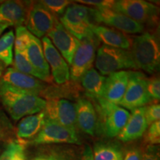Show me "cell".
I'll use <instances>...</instances> for the list:
<instances>
[{"instance_id": "ba28073f", "label": "cell", "mask_w": 160, "mask_h": 160, "mask_svg": "<svg viewBox=\"0 0 160 160\" xmlns=\"http://www.w3.org/2000/svg\"><path fill=\"white\" fill-rule=\"evenodd\" d=\"M91 17L98 23H103L124 33H142L145 26L111 9L91 8Z\"/></svg>"}, {"instance_id": "e575fe53", "label": "cell", "mask_w": 160, "mask_h": 160, "mask_svg": "<svg viewBox=\"0 0 160 160\" xmlns=\"http://www.w3.org/2000/svg\"><path fill=\"white\" fill-rule=\"evenodd\" d=\"M141 160H159V150L157 145H148L142 153Z\"/></svg>"}, {"instance_id": "5bb4252c", "label": "cell", "mask_w": 160, "mask_h": 160, "mask_svg": "<svg viewBox=\"0 0 160 160\" xmlns=\"http://www.w3.org/2000/svg\"><path fill=\"white\" fill-rule=\"evenodd\" d=\"M47 35L66 62L71 65L75 52L79 47V40L68 31L58 21Z\"/></svg>"}, {"instance_id": "ffe728a7", "label": "cell", "mask_w": 160, "mask_h": 160, "mask_svg": "<svg viewBox=\"0 0 160 160\" xmlns=\"http://www.w3.org/2000/svg\"><path fill=\"white\" fill-rule=\"evenodd\" d=\"M91 31L95 37L109 47L129 50L131 48V40L125 33L117 30L102 25H93Z\"/></svg>"}, {"instance_id": "9c48e42d", "label": "cell", "mask_w": 160, "mask_h": 160, "mask_svg": "<svg viewBox=\"0 0 160 160\" xmlns=\"http://www.w3.org/2000/svg\"><path fill=\"white\" fill-rule=\"evenodd\" d=\"M102 117L103 131L109 137H115L119 134L125 127L130 117L127 110L117 105L109 102L104 99H97Z\"/></svg>"}, {"instance_id": "1f68e13d", "label": "cell", "mask_w": 160, "mask_h": 160, "mask_svg": "<svg viewBox=\"0 0 160 160\" xmlns=\"http://www.w3.org/2000/svg\"><path fill=\"white\" fill-rule=\"evenodd\" d=\"M145 117L148 125H150L155 122L159 121L160 105L159 104L149 105L145 108Z\"/></svg>"}, {"instance_id": "9a60e30c", "label": "cell", "mask_w": 160, "mask_h": 160, "mask_svg": "<svg viewBox=\"0 0 160 160\" xmlns=\"http://www.w3.org/2000/svg\"><path fill=\"white\" fill-rule=\"evenodd\" d=\"M0 82L37 96L45 88L42 82L32 76L21 73L13 68L7 69L2 76Z\"/></svg>"}, {"instance_id": "484cf974", "label": "cell", "mask_w": 160, "mask_h": 160, "mask_svg": "<svg viewBox=\"0 0 160 160\" xmlns=\"http://www.w3.org/2000/svg\"><path fill=\"white\" fill-rule=\"evenodd\" d=\"M0 160H26L25 144L19 141H11L0 154Z\"/></svg>"}, {"instance_id": "8fae6325", "label": "cell", "mask_w": 160, "mask_h": 160, "mask_svg": "<svg viewBox=\"0 0 160 160\" xmlns=\"http://www.w3.org/2000/svg\"><path fill=\"white\" fill-rule=\"evenodd\" d=\"M25 22L28 31L39 39L45 37L53 28L57 20L51 12L38 2L28 11Z\"/></svg>"}, {"instance_id": "d6986e66", "label": "cell", "mask_w": 160, "mask_h": 160, "mask_svg": "<svg viewBox=\"0 0 160 160\" xmlns=\"http://www.w3.org/2000/svg\"><path fill=\"white\" fill-rule=\"evenodd\" d=\"M77 123L79 128L90 136H94L97 128V115L89 100L79 99L75 104Z\"/></svg>"}, {"instance_id": "d4e9b609", "label": "cell", "mask_w": 160, "mask_h": 160, "mask_svg": "<svg viewBox=\"0 0 160 160\" xmlns=\"http://www.w3.org/2000/svg\"><path fill=\"white\" fill-rule=\"evenodd\" d=\"M93 160H122L123 154L116 145L97 144L93 151Z\"/></svg>"}, {"instance_id": "7402d4cb", "label": "cell", "mask_w": 160, "mask_h": 160, "mask_svg": "<svg viewBox=\"0 0 160 160\" xmlns=\"http://www.w3.org/2000/svg\"><path fill=\"white\" fill-rule=\"evenodd\" d=\"M45 115L44 111L22 118L18 124L16 134L19 141L25 144V141L35 137L45 124Z\"/></svg>"}, {"instance_id": "ab89813d", "label": "cell", "mask_w": 160, "mask_h": 160, "mask_svg": "<svg viewBox=\"0 0 160 160\" xmlns=\"http://www.w3.org/2000/svg\"><path fill=\"white\" fill-rule=\"evenodd\" d=\"M5 67H6V65H5V64L0 61V77L2 76V73H3L4 71H5Z\"/></svg>"}, {"instance_id": "8992f818", "label": "cell", "mask_w": 160, "mask_h": 160, "mask_svg": "<svg viewBox=\"0 0 160 160\" xmlns=\"http://www.w3.org/2000/svg\"><path fill=\"white\" fill-rule=\"evenodd\" d=\"M95 36L92 34L80 40L79 47L75 52L70 68V77L73 81L81 79L94 62L97 51V41Z\"/></svg>"}, {"instance_id": "603a6c76", "label": "cell", "mask_w": 160, "mask_h": 160, "mask_svg": "<svg viewBox=\"0 0 160 160\" xmlns=\"http://www.w3.org/2000/svg\"><path fill=\"white\" fill-rule=\"evenodd\" d=\"M82 87L90 97L100 99L102 97L106 77L94 68L89 69L81 78Z\"/></svg>"}, {"instance_id": "6da1fadb", "label": "cell", "mask_w": 160, "mask_h": 160, "mask_svg": "<svg viewBox=\"0 0 160 160\" xmlns=\"http://www.w3.org/2000/svg\"><path fill=\"white\" fill-rule=\"evenodd\" d=\"M0 100L14 121L42 111L46 100L39 96L0 82Z\"/></svg>"}, {"instance_id": "4dcf8cb0", "label": "cell", "mask_w": 160, "mask_h": 160, "mask_svg": "<svg viewBox=\"0 0 160 160\" xmlns=\"http://www.w3.org/2000/svg\"><path fill=\"white\" fill-rule=\"evenodd\" d=\"M13 133V127L8 117L0 111V140H7Z\"/></svg>"}, {"instance_id": "30bf717a", "label": "cell", "mask_w": 160, "mask_h": 160, "mask_svg": "<svg viewBox=\"0 0 160 160\" xmlns=\"http://www.w3.org/2000/svg\"><path fill=\"white\" fill-rule=\"evenodd\" d=\"M51 143L80 144L77 131L59 124L46 119L45 124L31 142L32 145H44Z\"/></svg>"}, {"instance_id": "d6a6232c", "label": "cell", "mask_w": 160, "mask_h": 160, "mask_svg": "<svg viewBox=\"0 0 160 160\" xmlns=\"http://www.w3.org/2000/svg\"><path fill=\"white\" fill-rule=\"evenodd\" d=\"M148 92L151 99H160V81L157 77H153L148 81Z\"/></svg>"}, {"instance_id": "277c9868", "label": "cell", "mask_w": 160, "mask_h": 160, "mask_svg": "<svg viewBox=\"0 0 160 160\" xmlns=\"http://www.w3.org/2000/svg\"><path fill=\"white\" fill-rule=\"evenodd\" d=\"M91 8L74 3L69 5L61 18V24L77 39H83L93 34Z\"/></svg>"}, {"instance_id": "f546056e", "label": "cell", "mask_w": 160, "mask_h": 160, "mask_svg": "<svg viewBox=\"0 0 160 160\" xmlns=\"http://www.w3.org/2000/svg\"><path fill=\"white\" fill-rule=\"evenodd\" d=\"M148 145H157L160 142V122L157 121L150 125L145 136Z\"/></svg>"}, {"instance_id": "74e56055", "label": "cell", "mask_w": 160, "mask_h": 160, "mask_svg": "<svg viewBox=\"0 0 160 160\" xmlns=\"http://www.w3.org/2000/svg\"><path fill=\"white\" fill-rule=\"evenodd\" d=\"M10 26H11L10 24H0V36Z\"/></svg>"}, {"instance_id": "2e32d148", "label": "cell", "mask_w": 160, "mask_h": 160, "mask_svg": "<svg viewBox=\"0 0 160 160\" xmlns=\"http://www.w3.org/2000/svg\"><path fill=\"white\" fill-rule=\"evenodd\" d=\"M129 79V71H119L106 77L102 97L109 102L119 105L125 94Z\"/></svg>"}, {"instance_id": "83f0119b", "label": "cell", "mask_w": 160, "mask_h": 160, "mask_svg": "<svg viewBox=\"0 0 160 160\" xmlns=\"http://www.w3.org/2000/svg\"><path fill=\"white\" fill-rule=\"evenodd\" d=\"M31 33L28 31L24 26H19L16 29V37L14 40V45L16 51L25 53L28 45Z\"/></svg>"}, {"instance_id": "60d3db41", "label": "cell", "mask_w": 160, "mask_h": 160, "mask_svg": "<svg viewBox=\"0 0 160 160\" xmlns=\"http://www.w3.org/2000/svg\"><path fill=\"white\" fill-rule=\"evenodd\" d=\"M2 2H3V1H1V0H0V4L2 3Z\"/></svg>"}, {"instance_id": "836d02e7", "label": "cell", "mask_w": 160, "mask_h": 160, "mask_svg": "<svg viewBox=\"0 0 160 160\" xmlns=\"http://www.w3.org/2000/svg\"><path fill=\"white\" fill-rule=\"evenodd\" d=\"M76 2L84 5H89L94 7V8L112 9L114 1L111 0H77Z\"/></svg>"}, {"instance_id": "d590c367", "label": "cell", "mask_w": 160, "mask_h": 160, "mask_svg": "<svg viewBox=\"0 0 160 160\" xmlns=\"http://www.w3.org/2000/svg\"><path fill=\"white\" fill-rule=\"evenodd\" d=\"M142 151L139 148L132 147L125 151L122 160H141Z\"/></svg>"}, {"instance_id": "b9f144b4", "label": "cell", "mask_w": 160, "mask_h": 160, "mask_svg": "<svg viewBox=\"0 0 160 160\" xmlns=\"http://www.w3.org/2000/svg\"><path fill=\"white\" fill-rule=\"evenodd\" d=\"M0 151H1V148H0Z\"/></svg>"}, {"instance_id": "7a4b0ae2", "label": "cell", "mask_w": 160, "mask_h": 160, "mask_svg": "<svg viewBox=\"0 0 160 160\" xmlns=\"http://www.w3.org/2000/svg\"><path fill=\"white\" fill-rule=\"evenodd\" d=\"M131 53L137 69L149 73L159 71L160 47L157 38L148 32L142 33L131 41Z\"/></svg>"}, {"instance_id": "e0dca14e", "label": "cell", "mask_w": 160, "mask_h": 160, "mask_svg": "<svg viewBox=\"0 0 160 160\" xmlns=\"http://www.w3.org/2000/svg\"><path fill=\"white\" fill-rule=\"evenodd\" d=\"M25 55L30 63L39 75L40 80L44 82L51 81L50 68L44 55L42 45L39 39L32 34L26 48Z\"/></svg>"}, {"instance_id": "3957f363", "label": "cell", "mask_w": 160, "mask_h": 160, "mask_svg": "<svg viewBox=\"0 0 160 160\" xmlns=\"http://www.w3.org/2000/svg\"><path fill=\"white\" fill-rule=\"evenodd\" d=\"M96 67L102 76L123 69H137L130 50L102 45L96 56Z\"/></svg>"}, {"instance_id": "4316f807", "label": "cell", "mask_w": 160, "mask_h": 160, "mask_svg": "<svg viewBox=\"0 0 160 160\" xmlns=\"http://www.w3.org/2000/svg\"><path fill=\"white\" fill-rule=\"evenodd\" d=\"M13 68L17 71L21 72V73H25V74L32 76V77L39 79V75L36 71V70L33 68V67L30 63L29 60L28 59L25 53H21L15 50L14 59H13Z\"/></svg>"}, {"instance_id": "cb8c5ba5", "label": "cell", "mask_w": 160, "mask_h": 160, "mask_svg": "<svg viewBox=\"0 0 160 160\" xmlns=\"http://www.w3.org/2000/svg\"><path fill=\"white\" fill-rule=\"evenodd\" d=\"M14 40L15 36L12 30L0 37V61L5 64L6 67L13 63Z\"/></svg>"}, {"instance_id": "f1b7e54d", "label": "cell", "mask_w": 160, "mask_h": 160, "mask_svg": "<svg viewBox=\"0 0 160 160\" xmlns=\"http://www.w3.org/2000/svg\"><path fill=\"white\" fill-rule=\"evenodd\" d=\"M39 2L54 15L63 13L72 2L68 0H43L39 1Z\"/></svg>"}, {"instance_id": "5b68a950", "label": "cell", "mask_w": 160, "mask_h": 160, "mask_svg": "<svg viewBox=\"0 0 160 160\" xmlns=\"http://www.w3.org/2000/svg\"><path fill=\"white\" fill-rule=\"evenodd\" d=\"M148 79L142 73L129 71L127 88L119 105L132 111L149 103L151 99L148 92Z\"/></svg>"}, {"instance_id": "4fadbf2b", "label": "cell", "mask_w": 160, "mask_h": 160, "mask_svg": "<svg viewBox=\"0 0 160 160\" xmlns=\"http://www.w3.org/2000/svg\"><path fill=\"white\" fill-rule=\"evenodd\" d=\"M42 45L45 58L49 68H51V75L54 82L59 85L66 83L70 79V68L68 63L47 36L42 39Z\"/></svg>"}, {"instance_id": "ac0fdd59", "label": "cell", "mask_w": 160, "mask_h": 160, "mask_svg": "<svg viewBox=\"0 0 160 160\" xmlns=\"http://www.w3.org/2000/svg\"><path fill=\"white\" fill-rule=\"evenodd\" d=\"M145 108L132 110L127 123L118 135L119 139L127 142L142 137L148 127L145 117Z\"/></svg>"}, {"instance_id": "f35d334b", "label": "cell", "mask_w": 160, "mask_h": 160, "mask_svg": "<svg viewBox=\"0 0 160 160\" xmlns=\"http://www.w3.org/2000/svg\"><path fill=\"white\" fill-rule=\"evenodd\" d=\"M33 160H59V159L53 157H41L36 158V159H34Z\"/></svg>"}, {"instance_id": "52a82bcc", "label": "cell", "mask_w": 160, "mask_h": 160, "mask_svg": "<svg viewBox=\"0 0 160 160\" xmlns=\"http://www.w3.org/2000/svg\"><path fill=\"white\" fill-rule=\"evenodd\" d=\"M113 11L129 17L138 23L152 22L157 19L158 8L143 0H119L114 1Z\"/></svg>"}, {"instance_id": "8d00e7d4", "label": "cell", "mask_w": 160, "mask_h": 160, "mask_svg": "<svg viewBox=\"0 0 160 160\" xmlns=\"http://www.w3.org/2000/svg\"><path fill=\"white\" fill-rule=\"evenodd\" d=\"M83 160H93V150L89 145H86L84 149Z\"/></svg>"}, {"instance_id": "7c38bea8", "label": "cell", "mask_w": 160, "mask_h": 160, "mask_svg": "<svg viewBox=\"0 0 160 160\" xmlns=\"http://www.w3.org/2000/svg\"><path fill=\"white\" fill-rule=\"evenodd\" d=\"M43 111L46 119L76 131L77 123L75 105L68 100L50 99L46 101Z\"/></svg>"}, {"instance_id": "44dd1931", "label": "cell", "mask_w": 160, "mask_h": 160, "mask_svg": "<svg viewBox=\"0 0 160 160\" xmlns=\"http://www.w3.org/2000/svg\"><path fill=\"white\" fill-rule=\"evenodd\" d=\"M25 5L19 1H6L0 4V24L22 26L28 14Z\"/></svg>"}]
</instances>
